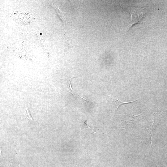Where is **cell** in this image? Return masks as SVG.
Returning <instances> with one entry per match:
<instances>
[{
  "label": "cell",
  "instance_id": "obj_1",
  "mask_svg": "<svg viewBox=\"0 0 167 167\" xmlns=\"http://www.w3.org/2000/svg\"><path fill=\"white\" fill-rule=\"evenodd\" d=\"M14 19L17 23L27 24L30 23L31 17L29 13L16 11L13 14Z\"/></svg>",
  "mask_w": 167,
  "mask_h": 167
},
{
  "label": "cell",
  "instance_id": "obj_2",
  "mask_svg": "<svg viewBox=\"0 0 167 167\" xmlns=\"http://www.w3.org/2000/svg\"><path fill=\"white\" fill-rule=\"evenodd\" d=\"M130 12L131 16L132 25L139 23L143 18L144 12L142 9L139 8H134L130 9Z\"/></svg>",
  "mask_w": 167,
  "mask_h": 167
},
{
  "label": "cell",
  "instance_id": "obj_3",
  "mask_svg": "<svg viewBox=\"0 0 167 167\" xmlns=\"http://www.w3.org/2000/svg\"><path fill=\"white\" fill-rule=\"evenodd\" d=\"M50 5L54 8L56 11L58 15L63 21V22L65 23H66V19L64 16L63 12L59 9L58 4H56L54 3H50Z\"/></svg>",
  "mask_w": 167,
  "mask_h": 167
},
{
  "label": "cell",
  "instance_id": "obj_4",
  "mask_svg": "<svg viewBox=\"0 0 167 167\" xmlns=\"http://www.w3.org/2000/svg\"><path fill=\"white\" fill-rule=\"evenodd\" d=\"M116 99H117V101L118 102V106L117 107V109H116V111H117V110L118 109V107H119V106L121 105H125V104H128L131 103H132L135 102V101H137V100H135L134 101H133L129 102H122L121 101H120L117 98V97L116 96Z\"/></svg>",
  "mask_w": 167,
  "mask_h": 167
},
{
  "label": "cell",
  "instance_id": "obj_5",
  "mask_svg": "<svg viewBox=\"0 0 167 167\" xmlns=\"http://www.w3.org/2000/svg\"><path fill=\"white\" fill-rule=\"evenodd\" d=\"M26 118H28V120H33V119L31 116V115L30 114V113L29 110H28V109L27 108H26Z\"/></svg>",
  "mask_w": 167,
  "mask_h": 167
},
{
  "label": "cell",
  "instance_id": "obj_6",
  "mask_svg": "<svg viewBox=\"0 0 167 167\" xmlns=\"http://www.w3.org/2000/svg\"><path fill=\"white\" fill-rule=\"evenodd\" d=\"M12 167V166H11L10 167Z\"/></svg>",
  "mask_w": 167,
  "mask_h": 167
}]
</instances>
